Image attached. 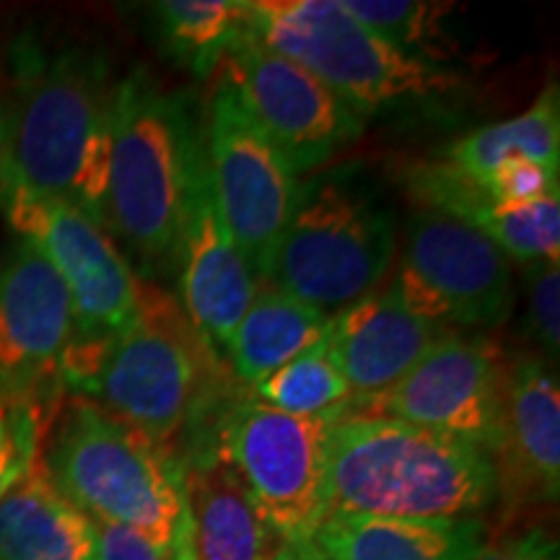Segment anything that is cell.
<instances>
[{
  "instance_id": "cell-1",
  "label": "cell",
  "mask_w": 560,
  "mask_h": 560,
  "mask_svg": "<svg viewBox=\"0 0 560 560\" xmlns=\"http://www.w3.org/2000/svg\"><path fill=\"white\" fill-rule=\"evenodd\" d=\"M115 89L102 52L45 50L32 39L21 42L13 50L11 91L3 96L0 195L68 202L107 231Z\"/></svg>"
},
{
  "instance_id": "cell-2",
  "label": "cell",
  "mask_w": 560,
  "mask_h": 560,
  "mask_svg": "<svg viewBox=\"0 0 560 560\" xmlns=\"http://www.w3.org/2000/svg\"><path fill=\"white\" fill-rule=\"evenodd\" d=\"M215 380L219 353L206 346L172 293L151 280H140V312L130 330L107 340L73 338L58 371L62 389L172 452L174 441L206 418Z\"/></svg>"
},
{
  "instance_id": "cell-3",
  "label": "cell",
  "mask_w": 560,
  "mask_h": 560,
  "mask_svg": "<svg viewBox=\"0 0 560 560\" xmlns=\"http://www.w3.org/2000/svg\"><path fill=\"white\" fill-rule=\"evenodd\" d=\"M488 452L380 416H340L327 439V516L472 520L499 499Z\"/></svg>"
},
{
  "instance_id": "cell-4",
  "label": "cell",
  "mask_w": 560,
  "mask_h": 560,
  "mask_svg": "<svg viewBox=\"0 0 560 560\" xmlns=\"http://www.w3.org/2000/svg\"><path fill=\"white\" fill-rule=\"evenodd\" d=\"M202 170V122L185 96L143 68L112 102L107 231L149 272L179 265L187 210Z\"/></svg>"
},
{
  "instance_id": "cell-5",
  "label": "cell",
  "mask_w": 560,
  "mask_h": 560,
  "mask_svg": "<svg viewBox=\"0 0 560 560\" xmlns=\"http://www.w3.org/2000/svg\"><path fill=\"white\" fill-rule=\"evenodd\" d=\"M42 459L55 488L91 522L138 532L170 560H195L185 462L177 452L73 397L62 405Z\"/></svg>"
},
{
  "instance_id": "cell-6",
  "label": "cell",
  "mask_w": 560,
  "mask_h": 560,
  "mask_svg": "<svg viewBox=\"0 0 560 560\" xmlns=\"http://www.w3.org/2000/svg\"><path fill=\"white\" fill-rule=\"evenodd\" d=\"M397 255V219L361 166L299 182L268 283L332 314L380 289Z\"/></svg>"
},
{
  "instance_id": "cell-7",
  "label": "cell",
  "mask_w": 560,
  "mask_h": 560,
  "mask_svg": "<svg viewBox=\"0 0 560 560\" xmlns=\"http://www.w3.org/2000/svg\"><path fill=\"white\" fill-rule=\"evenodd\" d=\"M252 34L310 70L350 109L380 115L462 96L459 70L429 66L371 32L340 0H249Z\"/></svg>"
},
{
  "instance_id": "cell-8",
  "label": "cell",
  "mask_w": 560,
  "mask_h": 560,
  "mask_svg": "<svg viewBox=\"0 0 560 560\" xmlns=\"http://www.w3.org/2000/svg\"><path fill=\"white\" fill-rule=\"evenodd\" d=\"M332 420L236 400L221 412L215 446L265 522L285 545L310 540L327 520V439Z\"/></svg>"
},
{
  "instance_id": "cell-9",
  "label": "cell",
  "mask_w": 560,
  "mask_h": 560,
  "mask_svg": "<svg viewBox=\"0 0 560 560\" xmlns=\"http://www.w3.org/2000/svg\"><path fill=\"white\" fill-rule=\"evenodd\" d=\"M389 285L416 317L446 332L501 327L514 310L509 257L475 229L423 208L408 219Z\"/></svg>"
},
{
  "instance_id": "cell-10",
  "label": "cell",
  "mask_w": 560,
  "mask_h": 560,
  "mask_svg": "<svg viewBox=\"0 0 560 560\" xmlns=\"http://www.w3.org/2000/svg\"><path fill=\"white\" fill-rule=\"evenodd\" d=\"M509 363L486 335L450 332L389 389L350 397L342 416H380L467 441L499 457Z\"/></svg>"
},
{
  "instance_id": "cell-11",
  "label": "cell",
  "mask_w": 560,
  "mask_h": 560,
  "mask_svg": "<svg viewBox=\"0 0 560 560\" xmlns=\"http://www.w3.org/2000/svg\"><path fill=\"white\" fill-rule=\"evenodd\" d=\"M202 159L229 234L265 280L301 179L223 83L210 94L202 117Z\"/></svg>"
},
{
  "instance_id": "cell-12",
  "label": "cell",
  "mask_w": 560,
  "mask_h": 560,
  "mask_svg": "<svg viewBox=\"0 0 560 560\" xmlns=\"http://www.w3.org/2000/svg\"><path fill=\"white\" fill-rule=\"evenodd\" d=\"M219 73L296 177L330 164L366 130L359 112L252 32L223 58Z\"/></svg>"
},
{
  "instance_id": "cell-13",
  "label": "cell",
  "mask_w": 560,
  "mask_h": 560,
  "mask_svg": "<svg viewBox=\"0 0 560 560\" xmlns=\"http://www.w3.org/2000/svg\"><path fill=\"white\" fill-rule=\"evenodd\" d=\"M0 208L21 242L52 265L73 304L79 340H107L130 330L140 312V278L117 242L60 200L3 192Z\"/></svg>"
},
{
  "instance_id": "cell-14",
  "label": "cell",
  "mask_w": 560,
  "mask_h": 560,
  "mask_svg": "<svg viewBox=\"0 0 560 560\" xmlns=\"http://www.w3.org/2000/svg\"><path fill=\"white\" fill-rule=\"evenodd\" d=\"M73 335L66 283L32 244L19 242L0 262V389L55 397Z\"/></svg>"
},
{
  "instance_id": "cell-15",
  "label": "cell",
  "mask_w": 560,
  "mask_h": 560,
  "mask_svg": "<svg viewBox=\"0 0 560 560\" xmlns=\"http://www.w3.org/2000/svg\"><path fill=\"white\" fill-rule=\"evenodd\" d=\"M182 310L210 350H226L255 299L260 278L229 234L210 192L206 159L195 185L179 249Z\"/></svg>"
},
{
  "instance_id": "cell-16",
  "label": "cell",
  "mask_w": 560,
  "mask_h": 560,
  "mask_svg": "<svg viewBox=\"0 0 560 560\" xmlns=\"http://www.w3.org/2000/svg\"><path fill=\"white\" fill-rule=\"evenodd\" d=\"M400 182L418 208L475 229L522 268L560 262V198L509 206L441 156L402 164Z\"/></svg>"
},
{
  "instance_id": "cell-17",
  "label": "cell",
  "mask_w": 560,
  "mask_h": 560,
  "mask_svg": "<svg viewBox=\"0 0 560 560\" xmlns=\"http://www.w3.org/2000/svg\"><path fill=\"white\" fill-rule=\"evenodd\" d=\"M444 335L416 317L392 285H380L332 314L327 350L353 397H369L400 382Z\"/></svg>"
},
{
  "instance_id": "cell-18",
  "label": "cell",
  "mask_w": 560,
  "mask_h": 560,
  "mask_svg": "<svg viewBox=\"0 0 560 560\" xmlns=\"http://www.w3.org/2000/svg\"><path fill=\"white\" fill-rule=\"evenodd\" d=\"M499 478L524 499L556 503L560 493V387L542 355H522L506 371Z\"/></svg>"
},
{
  "instance_id": "cell-19",
  "label": "cell",
  "mask_w": 560,
  "mask_h": 560,
  "mask_svg": "<svg viewBox=\"0 0 560 560\" xmlns=\"http://www.w3.org/2000/svg\"><path fill=\"white\" fill-rule=\"evenodd\" d=\"M182 462L195 560H270L283 548L215 441L182 452Z\"/></svg>"
},
{
  "instance_id": "cell-20",
  "label": "cell",
  "mask_w": 560,
  "mask_h": 560,
  "mask_svg": "<svg viewBox=\"0 0 560 560\" xmlns=\"http://www.w3.org/2000/svg\"><path fill=\"white\" fill-rule=\"evenodd\" d=\"M486 535V522L478 516L380 520L330 514L304 542L319 560H470Z\"/></svg>"
},
{
  "instance_id": "cell-21",
  "label": "cell",
  "mask_w": 560,
  "mask_h": 560,
  "mask_svg": "<svg viewBox=\"0 0 560 560\" xmlns=\"http://www.w3.org/2000/svg\"><path fill=\"white\" fill-rule=\"evenodd\" d=\"M96 524L55 488L45 459L0 499V560H94Z\"/></svg>"
},
{
  "instance_id": "cell-22",
  "label": "cell",
  "mask_w": 560,
  "mask_h": 560,
  "mask_svg": "<svg viewBox=\"0 0 560 560\" xmlns=\"http://www.w3.org/2000/svg\"><path fill=\"white\" fill-rule=\"evenodd\" d=\"M327 327L330 314L260 280L255 299L226 348L236 380L252 389L325 338Z\"/></svg>"
},
{
  "instance_id": "cell-23",
  "label": "cell",
  "mask_w": 560,
  "mask_h": 560,
  "mask_svg": "<svg viewBox=\"0 0 560 560\" xmlns=\"http://www.w3.org/2000/svg\"><path fill=\"white\" fill-rule=\"evenodd\" d=\"M475 179H486L490 172L509 161H535V164L560 166V94L558 83L550 81L537 102L511 120L482 125L450 143L441 153Z\"/></svg>"
},
{
  "instance_id": "cell-24",
  "label": "cell",
  "mask_w": 560,
  "mask_h": 560,
  "mask_svg": "<svg viewBox=\"0 0 560 560\" xmlns=\"http://www.w3.org/2000/svg\"><path fill=\"white\" fill-rule=\"evenodd\" d=\"M151 16L164 52L198 79L215 73L252 32L249 0H164Z\"/></svg>"
},
{
  "instance_id": "cell-25",
  "label": "cell",
  "mask_w": 560,
  "mask_h": 560,
  "mask_svg": "<svg viewBox=\"0 0 560 560\" xmlns=\"http://www.w3.org/2000/svg\"><path fill=\"white\" fill-rule=\"evenodd\" d=\"M350 16L380 37L400 47L429 66L457 70L452 66L457 37L450 30L452 3H423V0H340Z\"/></svg>"
},
{
  "instance_id": "cell-26",
  "label": "cell",
  "mask_w": 560,
  "mask_h": 560,
  "mask_svg": "<svg viewBox=\"0 0 560 560\" xmlns=\"http://www.w3.org/2000/svg\"><path fill=\"white\" fill-rule=\"evenodd\" d=\"M255 400L280 412L304 418H340L353 397L346 376L327 350V332L310 350L299 353L276 374L252 387Z\"/></svg>"
},
{
  "instance_id": "cell-27",
  "label": "cell",
  "mask_w": 560,
  "mask_h": 560,
  "mask_svg": "<svg viewBox=\"0 0 560 560\" xmlns=\"http://www.w3.org/2000/svg\"><path fill=\"white\" fill-rule=\"evenodd\" d=\"M55 397L16 395L0 389V499H3L42 457L50 405Z\"/></svg>"
},
{
  "instance_id": "cell-28",
  "label": "cell",
  "mask_w": 560,
  "mask_h": 560,
  "mask_svg": "<svg viewBox=\"0 0 560 560\" xmlns=\"http://www.w3.org/2000/svg\"><path fill=\"white\" fill-rule=\"evenodd\" d=\"M524 330L542 350V359H558L560 350V262H535L524 268Z\"/></svg>"
},
{
  "instance_id": "cell-29",
  "label": "cell",
  "mask_w": 560,
  "mask_h": 560,
  "mask_svg": "<svg viewBox=\"0 0 560 560\" xmlns=\"http://www.w3.org/2000/svg\"><path fill=\"white\" fill-rule=\"evenodd\" d=\"M478 182L495 200L509 202V206H535V202L560 198L558 170L535 164V161H509Z\"/></svg>"
},
{
  "instance_id": "cell-30",
  "label": "cell",
  "mask_w": 560,
  "mask_h": 560,
  "mask_svg": "<svg viewBox=\"0 0 560 560\" xmlns=\"http://www.w3.org/2000/svg\"><path fill=\"white\" fill-rule=\"evenodd\" d=\"M470 560H560L558 540L542 527L506 532L480 545Z\"/></svg>"
},
{
  "instance_id": "cell-31",
  "label": "cell",
  "mask_w": 560,
  "mask_h": 560,
  "mask_svg": "<svg viewBox=\"0 0 560 560\" xmlns=\"http://www.w3.org/2000/svg\"><path fill=\"white\" fill-rule=\"evenodd\" d=\"M96 524V522H94ZM94 560H170L149 537L117 524H96Z\"/></svg>"
},
{
  "instance_id": "cell-32",
  "label": "cell",
  "mask_w": 560,
  "mask_h": 560,
  "mask_svg": "<svg viewBox=\"0 0 560 560\" xmlns=\"http://www.w3.org/2000/svg\"><path fill=\"white\" fill-rule=\"evenodd\" d=\"M3 143H5V112H3V96H0V179H3Z\"/></svg>"
},
{
  "instance_id": "cell-33",
  "label": "cell",
  "mask_w": 560,
  "mask_h": 560,
  "mask_svg": "<svg viewBox=\"0 0 560 560\" xmlns=\"http://www.w3.org/2000/svg\"><path fill=\"white\" fill-rule=\"evenodd\" d=\"M289 548H293V550H296V556L301 558V560H319L317 558V552H314L312 548H310V545H306V542H299V545H289Z\"/></svg>"
},
{
  "instance_id": "cell-34",
  "label": "cell",
  "mask_w": 560,
  "mask_h": 560,
  "mask_svg": "<svg viewBox=\"0 0 560 560\" xmlns=\"http://www.w3.org/2000/svg\"><path fill=\"white\" fill-rule=\"evenodd\" d=\"M270 560H301V558L296 556V550L289 548V545H283V548H280Z\"/></svg>"
}]
</instances>
